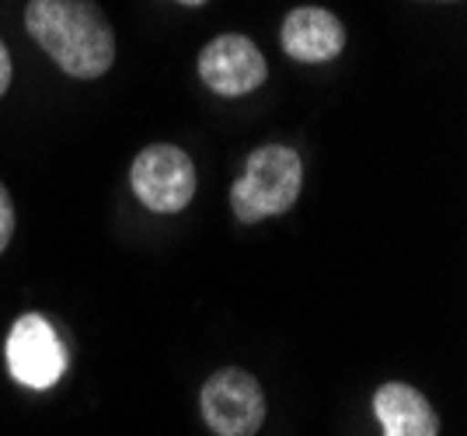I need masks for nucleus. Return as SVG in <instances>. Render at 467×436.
Wrapping results in <instances>:
<instances>
[{"label":"nucleus","instance_id":"f257e3e1","mask_svg":"<svg viewBox=\"0 0 467 436\" xmlns=\"http://www.w3.org/2000/svg\"><path fill=\"white\" fill-rule=\"evenodd\" d=\"M25 25L63 74L95 80L112 70L116 36L95 0H28Z\"/></svg>","mask_w":467,"mask_h":436},{"label":"nucleus","instance_id":"f03ea898","mask_svg":"<svg viewBox=\"0 0 467 436\" xmlns=\"http://www.w3.org/2000/svg\"><path fill=\"white\" fill-rule=\"evenodd\" d=\"M304 185V161L293 147L265 143L248 154L244 175L234 182L231 206L241 223H258L286 213Z\"/></svg>","mask_w":467,"mask_h":436},{"label":"nucleus","instance_id":"7ed1b4c3","mask_svg":"<svg viewBox=\"0 0 467 436\" xmlns=\"http://www.w3.org/2000/svg\"><path fill=\"white\" fill-rule=\"evenodd\" d=\"M133 192L154 213H178L195 196V164L175 143H150L133 161Z\"/></svg>","mask_w":467,"mask_h":436},{"label":"nucleus","instance_id":"20e7f679","mask_svg":"<svg viewBox=\"0 0 467 436\" xmlns=\"http://www.w3.org/2000/svg\"><path fill=\"white\" fill-rule=\"evenodd\" d=\"M202 419L216 436H254L265 422V395L262 384L248 370H216L202 384Z\"/></svg>","mask_w":467,"mask_h":436},{"label":"nucleus","instance_id":"39448f33","mask_svg":"<svg viewBox=\"0 0 467 436\" xmlns=\"http://www.w3.org/2000/svg\"><path fill=\"white\" fill-rule=\"evenodd\" d=\"M7 370L25 388H53L67 370V349L42 315H21L7 336Z\"/></svg>","mask_w":467,"mask_h":436},{"label":"nucleus","instance_id":"423d86ee","mask_svg":"<svg viewBox=\"0 0 467 436\" xmlns=\"http://www.w3.org/2000/svg\"><path fill=\"white\" fill-rule=\"evenodd\" d=\"M199 78L202 84L223 95V99H241L262 88L269 78V63L262 49L244 36H216L202 57H199Z\"/></svg>","mask_w":467,"mask_h":436},{"label":"nucleus","instance_id":"0eeeda50","mask_svg":"<svg viewBox=\"0 0 467 436\" xmlns=\"http://www.w3.org/2000/svg\"><path fill=\"white\" fill-rule=\"evenodd\" d=\"M283 53L296 63H328L346 46V28L325 7H296L283 21Z\"/></svg>","mask_w":467,"mask_h":436},{"label":"nucleus","instance_id":"6e6552de","mask_svg":"<svg viewBox=\"0 0 467 436\" xmlns=\"http://www.w3.org/2000/svg\"><path fill=\"white\" fill-rule=\"evenodd\" d=\"M373 416L380 419L384 436H436L440 433V419L432 412L426 395H419L411 384L390 380L380 384V391L373 395Z\"/></svg>","mask_w":467,"mask_h":436},{"label":"nucleus","instance_id":"1a4fd4ad","mask_svg":"<svg viewBox=\"0 0 467 436\" xmlns=\"http://www.w3.org/2000/svg\"><path fill=\"white\" fill-rule=\"evenodd\" d=\"M11 234H15V206H11V196H7V189L0 182V252L7 248Z\"/></svg>","mask_w":467,"mask_h":436},{"label":"nucleus","instance_id":"9d476101","mask_svg":"<svg viewBox=\"0 0 467 436\" xmlns=\"http://www.w3.org/2000/svg\"><path fill=\"white\" fill-rule=\"evenodd\" d=\"M11 88V57H7V49H4V42H0V95Z\"/></svg>","mask_w":467,"mask_h":436},{"label":"nucleus","instance_id":"9b49d317","mask_svg":"<svg viewBox=\"0 0 467 436\" xmlns=\"http://www.w3.org/2000/svg\"><path fill=\"white\" fill-rule=\"evenodd\" d=\"M178 4H189V7H199V4H206V0H178Z\"/></svg>","mask_w":467,"mask_h":436}]
</instances>
